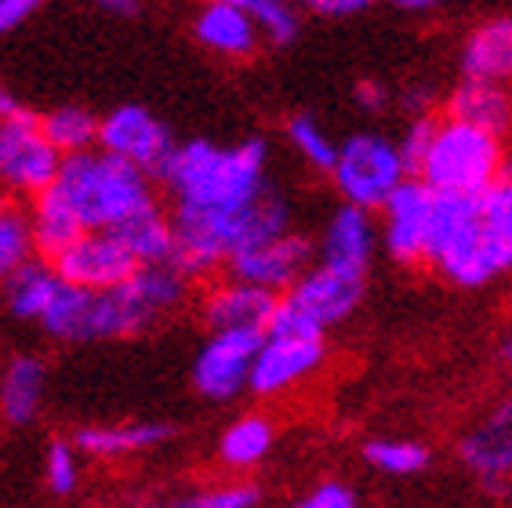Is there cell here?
Masks as SVG:
<instances>
[{"mask_svg": "<svg viewBox=\"0 0 512 508\" xmlns=\"http://www.w3.org/2000/svg\"><path fill=\"white\" fill-rule=\"evenodd\" d=\"M287 142L295 149L298 157L306 160L313 171L327 175L331 167H335L338 157V142L327 135V127L313 117V113H295V117L287 120Z\"/></svg>", "mask_w": 512, "mask_h": 508, "instance_id": "cell-32", "label": "cell"}, {"mask_svg": "<svg viewBox=\"0 0 512 508\" xmlns=\"http://www.w3.org/2000/svg\"><path fill=\"white\" fill-rule=\"evenodd\" d=\"M327 178L342 204L378 211L411 178V171L400 157L396 138L382 131H356L345 142H338L335 167L327 171Z\"/></svg>", "mask_w": 512, "mask_h": 508, "instance_id": "cell-7", "label": "cell"}, {"mask_svg": "<svg viewBox=\"0 0 512 508\" xmlns=\"http://www.w3.org/2000/svg\"><path fill=\"white\" fill-rule=\"evenodd\" d=\"M113 233L120 236V244L128 247V254L138 265H157L175 258V225L160 204L142 207L128 222H120Z\"/></svg>", "mask_w": 512, "mask_h": 508, "instance_id": "cell-26", "label": "cell"}, {"mask_svg": "<svg viewBox=\"0 0 512 508\" xmlns=\"http://www.w3.org/2000/svg\"><path fill=\"white\" fill-rule=\"evenodd\" d=\"M291 508H360V494L345 479H320L302 498L291 501Z\"/></svg>", "mask_w": 512, "mask_h": 508, "instance_id": "cell-36", "label": "cell"}, {"mask_svg": "<svg viewBox=\"0 0 512 508\" xmlns=\"http://www.w3.org/2000/svg\"><path fill=\"white\" fill-rule=\"evenodd\" d=\"M429 269L462 291L512 276V167L476 196L436 193Z\"/></svg>", "mask_w": 512, "mask_h": 508, "instance_id": "cell-1", "label": "cell"}, {"mask_svg": "<svg viewBox=\"0 0 512 508\" xmlns=\"http://www.w3.org/2000/svg\"><path fill=\"white\" fill-rule=\"evenodd\" d=\"M178 508H258L262 505V487L251 479H218L193 487L175 501Z\"/></svg>", "mask_w": 512, "mask_h": 508, "instance_id": "cell-34", "label": "cell"}, {"mask_svg": "<svg viewBox=\"0 0 512 508\" xmlns=\"http://www.w3.org/2000/svg\"><path fill=\"white\" fill-rule=\"evenodd\" d=\"M266 331H211L207 342L193 356L189 381L200 400L229 403L251 385V367H255L258 345Z\"/></svg>", "mask_w": 512, "mask_h": 508, "instance_id": "cell-13", "label": "cell"}, {"mask_svg": "<svg viewBox=\"0 0 512 508\" xmlns=\"http://www.w3.org/2000/svg\"><path fill=\"white\" fill-rule=\"evenodd\" d=\"M131 291L138 294V302L146 305L153 320H164V316H175L182 305L189 302V280L175 262H157V265H138L135 273L128 276Z\"/></svg>", "mask_w": 512, "mask_h": 508, "instance_id": "cell-27", "label": "cell"}, {"mask_svg": "<svg viewBox=\"0 0 512 508\" xmlns=\"http://www.w3.org/2000/svg\"><path fill=\"white\" fill-rule=\"evenodd\" d=\"M433 131H436V117H429V113H418V117L411 120V124L404 127V135L396 138V146H400V157H404L407 171H418V164H422V157L429 153V142H433Z\"/></svg>", "mask_w": 512, "mask_h": 508, "instance_id": "cell-37", "label": "cell"}, {"mask_svg": "<svg viewBox=\"0 0 512 508\" xmlns=\"http://www.w3.org/2000/svg\"><path fill=\"white\" fill-rule=\"evenodd\" d=\"M367 294V276L345 273L327 262H313L295 287L276 298V313L269 327H295V331H331L353 320Z\"/></svg>", "mask_w": 512, "mask_h": 508, "instance_id": "cell-8", "label": "cell"}, {"mask_svg": "<svg viewBox=\"0 0 512 508\" xmlns=\"http://www.w3.org/2000/svg\"><path fill=\"white\" fill-rule=\"evenodd\" d=\"M48 396V363L37 352H11L0 363V421L26 429L44 411Z\"/></svg>", "mask_w": 512, "mask_h": 508, "instance_id": "cell-21", "label": "cell"}, {"mask_svg": "<svg viewBox=\"0 0 512 508\" xmlns=\"http://www.w3.org/2000/svg\"><path fill=\"white\" fill-rule=\"evenodd\" d=\"M128 508H178V505H164V501H135Z\"/></svg>", "mask_w": 512, "mask_h": 508, "instance_id": "cell-45", "label": "cell"}, {"mask_svg": "<svg viewBox=\"0 0 512 508\" xmlns=\"http://www.w3.org/2000/svg\"><path fill=\"white\" fill-rule=\"evenodd\" d=\"M19 109H22V102L11 95V88L4 84V80H0V120L11 117V113H19Z\"/></svg>", "mask_w": 512, "mask_h": 508, "instance_id": "cell-43", "label": "cell"}, {"mask_svg": "<svg viewBox=\"0 0 512 508\" xmlns=\"http://www.w3.org/2000/svg\"><path fill=\"white\" fill-rule=\"evenodd\" d=\"M153 323H157L153 313L138 302V294L124 280L120 287H109V291L62 284L37 327L59 345H91L138 338Z\"/></svg>", "mask_w": 512, "mask_h": 508, "instance_id": "cell-5", "label": "cell"}, {"mask_svg": "<svg viewBox=\"0 0 512 508\" xmlns=\"http://www.w3.org/2000/svg\"><path fill=\"white\" fill-rule=\"evenodd\" d=\"M59 167L62 153L48 142L37 113L22 106L0 120V193L11 200H33L55 182Z\"/></svg>", "mask_w": 512, "mask_h": 508, "instance_id": "cell-9", "label": "cell"}, {"mask_svg": "<svg viewBox=\"0 0 512 508\" xmlns=\"http://www.w3.org/2000/svg\"><path fill=\"white\" fill-rule=\"evenodd\" d=\"M313 262H316L313 240H309L306 233H298V229H284V233L266 236V240L251 244L247 251H240L237 258L229 262L226 273L240 276L247 284H255L280 298V294H287L302 280V273H306Z\"/></svg>", "mask_w": 512, "mask_h": 508, "instance_id": "cell-15", "label": "cell"}, {"mask_svg": "<svg viewBox=\"0 0 512 508\" xmlns=\"http://www.w3.org/2000/svg\"><path fill=\"white\" fill-rule=\"evenodd\" d=\"M378 222L375 211H364V207L353 204H338L324 222V233H320V244H316V262H327L345 273H360L367 276L371 262H375L378 251Z\"/></svg>", "mask_w": 512, "mask_h": 508, "instance_id": "cell-17", "label": "cell"}, {"mask_svg": "<svg viewBox=\"0 0 512 508\" xmlns=\"http://www.w3.org/2000/svg\"><path fill=\"white\" fill-rule=\"evenodd\" d=\"M458 69L462 77L494 80L512 88V15H494L480 22L458 51Z\"/></svg>", "mask_w": 512, "mask_h": 508, "instance_id": "cell-22", "label": "cell"}, {"mask_svg": "<svg viewBox=\"0 0 512 508\" xmlns=\"http://www.w3.org/2000/svg\"><path fill=\"white\" fill-rule=\"evenodd\" d=\"M364 461L382 476L407 479L433 465V450L422 440H411V436H378V440L364 443Z\"/></svg>", "mask_w": 512, "mask_h": 508, "instance_id": "cell-31", "label": "cell"}, {"mask_svg": "<svg viewBox=\"0 0 512 508\" xmlns=\"http://www.w3.org/2000/svg\"><path fill=\"white\" fill-rule=\"evenodd\" d=\"M509 167V142L494 131L462 124V120H436L429 153L414 175L429 182L436 193L476 196L491 186Z\"/></svg>", "mask_w": 512, "mask_h": 508, "instance_id": "cell-6", "label": "cell"}, {"mask_svg": "<svg viewBox=\"0 0 512 508\" xmlns=\"http://www.w3.org/2000/svg\"><path fill=\"white\" fill-rule=\"evenodd\" d=\"M276 313V294L247 284L240 276L215 280L200 294V316L207 331H269Z\"/></svg>", "mask_w": 512, "mask_h": 508, "instance_id": "cell-18", "label": "cell"}, {"mask_svg": "<svg viewBox=\"0 0 512 508\" xmlns=\"http://www.w3.org/2000/svg\"><path fill=\"white\" fill-rule=\"evenodd\" d=\"M193 37H197L200 48L229 62L255 59L258 48H262V30H258L255 15L237 8V4H226V0H207L197 11Z\"/></svg>", "mask_w": 512, "mask_h": 508, "instance_id": "cell-19", "label": "cell"}, {"mask_svg": "<svg viewBox=\"0 0 512 508\" xmlns=\"http://www.w3.org/2000/svg\"><path fill=\"white\" fill-rule=\"evenodd\" d=\"M454 454L462 469L480 483L483 494L509 498L512 494V392L491 400L462 429Z\"/></svg>", "mask_w": 512, "mask_h": 508, "instance_id": "cell-10", "label": "cell"}, {"mask_svg": "<svg viewBox=\"0 0 512 508\" xmlns=\"http://www.w3.org/2000/svg\"><path fill=\"white\" fill-rule=\"evenodd\" d=\"M276 447V425L269 414H240L222 429L215 443V458L222 469L229 472H251L258 465H266L269 454Z\"/></svg>", "mask_w": 512, "mask_h": 508, "instance_id": "cell-24", "label": "cell"}, {"mask_svg": "<svg viewBox=\"0 0 512 508\" xmlns=\"http://www.w3.org/2000/svg\"><path fill=\"white\" fill-rule=\"evenodd\" d=\"M80 454L73 440H48V450H44V487L55 494V498H73L80 487Z\"/></svg>", "mask_w": 512, "mask_h": 508, "instance_id": "cell-35", "label": "cell"}, {"mask_svg": "<svg viewBox=\"0 0 512 508\" xmlns=\"http://www.w3.org/2000/svg\"><path fill=\"white\" fill-rule=\"evenodd\" d=\"M160 182L178 207H240L269 193V142L244 138L218 146L207 138L178 142L160 171Z\"/></svg>", "mask_w": 512, "mask_h": 508, "instance_id": "cell-3", "label": "cell"}, {"mask_svg": "<svg viewBox=\"0 0 512 508\" xmlns=\"http://www.w3.org/2000/svg\"><path fill=\"white\" fill-rule=\"evenodd\" d=\"M171 225H175V258L171 262L189 280H207V276L229 269V262L251 244L284 233V229H295V211L276 189H269L258 200L240 207L175 204Z\"/></svg>", "mask_w": 512, "mask_h": 508, "instance_id": "cell-2", "label": "cell"}, {"mask_svg": "<svg viewBox=\"0 0 512 508\" xmlns=\"http://www.w3.org/2000/svg\"><path fill=\"white\" fill-rule=\"evenodd\" d=\"M378 240L385 254L404 269H429V247H433L436 189L411 175L378 207Z\"/></svg>", "mask_w": 512, "mask_h": 508, "instance_id": "cell-12", "label": "cell"}, {"mask_svg": "<svg viewBox=\"0 0 512 508\" xmlns=\"http://www.w3.org/2000/svg\"><path fill=\"white\" fill-rule=\"evenodd\" d=\"M40 8H44V0H0V37L19 30L22 22L33 19Z\"/></svg>", "mask_w": 512, "mask_h": 508, "instance_id": "cell-39", "label": "cell"}, {"mask_svg": "<svg viewBox=\"0 0 512 508\" xmlns=\"http://www.w3.org/2000/svg\"><path fill=\"white\" fill-rule=\"evenodd\" d=\"M295 4L309 15H320V19H353V15L375 8L378 0H295Z\"/></svg>", "mask_w": 512, "mask_h": 508, "instance_id": "cell-38", "label": "cell"}, {"mask_svg": "<svg viewBox=\"0 0 512 508\" xmlns=\"http://www.w3.org/2000/svg\"><path fill=\"white\" fill-rule=\"evenodd\" d=\"M99 120L88 106H55L40 117V127L62 157H73V153H84V149L99 146Z\"/></svg>", "mask_w": 512, "mask_h": 508, "instance_id": "cell-30", "label": "cell"}, {"mask_svg": "<svg viewBox=\"0 0 512 508\" xmlns=\"http://www.w3.org/2000/svg\"><path fill=\"white\" fill-rule=\"evenodd\" d=\"M99 8L113 11V15H124V19H131V15H138V0H99Z\"/></svg>", "mask_w": 512, "mask_h": 508, "instance_id": "cell-42", "label": "cell"}, {"mask_svg": "<svg viewBox=\"0 0 512 508\" xmlns=\"http://www.w3.org/2000/svg\"><path fill=\"white\" fill-rule=\"evenodd\" d=\"M55 273L62 276V284L88 287V291H109L120 287L138 262L128 254V247L120 244V236L113 229H88L80 233L69 247H62L55 258Z\"/></svg>", "mask_w": 512, "mask_h": 508, "instance_id": "cell-16", "label": "cell"}, {"mask_svg": "<svg viewBox=\"0 0 512 508\" xmlns=\"http://www.w3.org/2000/svg\"><path fill=\"white\" fill-rule=\"evenodd\" d=\"M51 189L66 200V207L84 225V233L88 229H117L142 207L157 204L153 175L138 171L128 160L113 157L99 146L62 157Z\"/></svg>", "mask_w": 512, "mask_h": 508, "instance_id": "cell-4", "label": "cell"}, {"mask_svg": "<svg viewBox=\"0 0 512 508\" xmlns=\"http://www.w3.org/2000/svg\"><path fill=\"white\" fill-rule=\"evenodd\" d=\"M175 146L178 142L171 135V127L157 113H149L146 106H135V102L109 109L106 117L99 120V149L128 160L131 167H138V171H146L153 178L164 171Z\"/></svg>", "mask_w": 512, "mask_h": 508, "instance_id": "cell-14", "label": "cell"}, {"mask_svg": "<svg viewBox=\"0 0 512 508\" xmlns=\"http://www.w3.org/2000/svg\"><path fill=\"white\" fill-rule=\"evenodd\" d=\"M356 102H360L367 113H382V109L389 106V91H385V84H378V80H364V84L356 88Z\"/></svg>", "mask_w": 512, "mask_h": 508, "instance_id": "cell-40", "label": "cell"}, {"mask_svg": "<svg viewBox=\"0 0 512 508\" xmlns=\"http://www.w3.org/2000/svg\"><path fill=\"white\" fill-rule=\"evenodd\" d=\"M509 167H512V135H509Z\"/></svg>", "mask_w": 512, "mask_h": 508, "instance_id": "cell-46", "label": "cell"}, {"mask_svg": "<svg viewBox=\"0 0 512 508\" xmlns=\"http://www.w3.org/2000/svg\"><path fill=\"white\" fill-rule=\"evenodd\" d=\"M393 8H400V11H411V15H422V11H433V8H440L444 0H389Z\"/></svg>", "mask_w": 512, "mask_h": 508, "instance_id": "cell-41", "label": "cell"}, {"mask_svg": "<svg viewBox=\"0 0 512 508\" xmlns=\"http://www.w3.org/2000/svg\"><path fill=\"white\" fill-rule=\"evenodd\" d=\"M226 4L251 11L262 37L269 44H276V48H287L298 37V30H302V8H298L295 0H226Z\"/></svg>", "mask_w": 512, "mask_h": 508, "instance_id": "cell-33", "label": "cell"}, {"mask_svg": "<svg viewBox=\"0 0 512 508\" xmlns=\"http://www.w3.org/2000/svg\"><path fill=\"white\" fill-rule=\"evenodd\" d=\"M444 109L451 120L483 127V131H494L502 138L512 135V88H505V84L462 77L447 95Z\"/></svg>", "mask_w": 512, "mask_h": 508, "instance_id": "cell-23", "label": "cell"}, {"mask_svg": "<svg viewBox=\"0 0 512 508\" xmlns=\"http://www.w3.org/2000/svg\"><path fill=\"white\" fill-rule=\"evenodd\" d=\"M327 363V334L324 331H295V327H269L258 345L251 385L247 389L273 400L284 392H295L309 378L324 371Z\"/></svg>", "mask_w": 512, "mask_h": 508, "instance_id": "cell-11", "label": "cell"}, {"mask_svg": "<svg viewBox=\"0 0 512 508\" xmlns=\"http://www.w3.org/2000/svg\"><path fill=\"white\" fill-rule=\"evenodd\" d=\"M175 432L171 421H99V425H80L73 443L84 458L120 461L164 447L175 440Z\"/></svg>", "mask_w": 512, "mask_h": 508, "instance_id": "cell-20", "label": "cell"}, {"mask_svg": "<svg viewBox=\"0 0 512 508\" xmlns=\"http://www.w3.org/2000/svg\"><path fill=\"white\" fill-rule=\"evenodd\" d=\"M502 360L512 363V294H509V323H505L502 331Z\"/></svg>", "mask_w": 512, "mask_h": 508, "instance_id": "cell-44", "label": "cell"}, {"mask_svg": "<svg viewBox=\"0 0 512 508\" xmlns=\"http://www.w3.org/2000/svg\"><path fill=\"white\" fill-rule=\"evenodd\" d=\"M30 222H33V240H37L40 258H48V262L62 247H69L84 233V225L77 222V215L69 211L66 200L51 186L30 200Z\"/></svg>", "mask_w": 512, "mask_h": 508, "instance_id": "cell-28", "label": "cell"}, {"mask_svg": "<svg viewBox=\"0 0 512 508\" xmlns=\"http://www.w3.org/2000/svg\"><path fill=\"white\" fill-rule=\"evenodd\" d=\"M59 287L62 276L55 273V265L48 258H33L30 265H22L19 273L0 284V305L15 323H40Z\"/></svg>", "mask_w": 512, "mask_h": 508, "instance_id": "cell-25", "label": "cell"}, {"mask_svg": "<svg viewBox=\"0 0 512 508\" xmlns=\"http://www.w3.org/2000/svg\"><path fill=\"white\" fill-rule=\"evenodd\" d=\"M33 258H40V251L33 240L30 211L0 193V284L19 273L22 265H30Z\"/></svg>", "mask_w": 512, "mask_h": 508, "instance_id": "cell-29", "label": "cell"}]
</instances>
